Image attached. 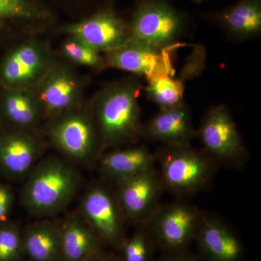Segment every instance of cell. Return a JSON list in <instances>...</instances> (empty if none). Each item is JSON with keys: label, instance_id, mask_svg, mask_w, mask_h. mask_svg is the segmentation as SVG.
I'll return each instance as SVG.
<instances>
[{"label": "cell", "instance_id": "obj_1", "mask_svg": "<svg viewBox=\"0 0 261 261\" xmlns=\"http://www.w3.org/2000/svg\"><path fill=\"white\" fill-rule=\"evenodd\" d=\"M143 89L140 77L111 84L98 94L92 111L102 151L134 145L144 138L139 96Z\"/></svg>", "mask_w": 261, "mask_h": 261}, {"label": "cell", "instance_id": "obj_2", "mask_svg": "<svg viewBox=\"0 0 261 261\" xmlns=\"http://www.w3.org/2000/svg\"><path fill=\"white\" fill-rule=\"evenodd\" d=\"M82 181L74 163L65 158L39 160L27 176L20 196L22 205L37 217L60 214L78 193Z\"/></svg>", "mask_w": 261, "mask_h": 261}, {"label": "cell", "instance_id": "obj_3", "mask_svg": "<svg viewBox=\"0 0 261 261\" xmlns=\"http://www.w3.org/2000/svg\"><path fill=\"white\" fill-rule=\"evenodd\" d=\"M154 154L165 190L177 198L187 199L206 190L219 167L203 149L190 145H163Z\"/></svg>", "mask_w": 261, "mask_h": 261}, {"label": "cell", "instance_id": "obj_4", "mask_svg": "<svg viewBox=\"0 0 261 261\" xmlns=\"http://www.w3.org/2000/svg\"><path fill=\"white\" fill-rule=\"evenodd\" d=\"M49 137L65 159L93 167L102 154L93 111L77 107L51 119Z\"/></svg>", "mask_w": 261, "mask_h": 261}, {"label": "cell", "instance_id": "obj_5", "mask_svg": "<svg viewBox=\"0 0 261 261\" xmlns=\"http://www.w3.org/2000/svg\"><path fill=\"white\" fill-rule=\"evenodd\" d=\"M190 23L188 15L169 0H137L128 21L132 39L161 49L176 47Z\"/></svg>", "mask_w": 261, "mask_h": 261}, {"label": "cell", "instance_id": "obj_6", "mask_svg": "<svg viewBox=\"0 0 261 261\" xmlns=\"http://www.w3.org/2000/svg\"><path fill=\"white\" fill-rule=\"evenodd\" d=\"M202 213L186 199L178 198L161 204L145 225L165 254L187 251L195 240Z\"/></svg>", "mask_w": 261, "mask_h": 261}, {"label": "cell", "instance_id": "obj_7", "mask_svg": "<svg viewBox=\"0 0 261 261\" xmlns=\"http://www.w3.org/2000/svg\"><path fill=\"white\" fill-rule=\"evenodd\" d=\"M197 136L203 150L219 166L241 168L247 163V149L232 114L226 106H214L206 113Z\"/></svg>", "mask_w": 261, "mask_h": 261}, {"label": "cell", "instance_id": "obj_8", "mask_svg": "<svg viewBox=\"0 0 261 261\" xmlns=\"http://www.w3.org/2000/svg\"><path fill=\"white\" fill-rule=\"evenodd\" d=\"M80 214L101 243L121 247L126 240V218L114 189L96 182L86 190L80 202Z\"/></svg>", "mask_w": 261, "mask_h": 261}, {"label": "cell", "instance_id": "obj_9", "mask_svg": "<svg viewBox=\"0 0 261 261\" xmlns=\"http://www.w3.org/2000/svg\"><path fill=\"white\" fill-rule=\"evenodd\" d=\"M113 185L127 222L145 224L161 205L165 188L155 166Z\"/></svg>", "mask_w": 261, "mask_h": 261}, {"label": "cell", "instance_id": "obj_10", "mask_svg": "<svg viewBox=\"0 0 261 261\" xmlns=\"http://www.w3.org/2000/svg\"><path fill=\"white\" fill-rule=\"evenodd\" d=\"M61 31L99 53L115 50L132 39L128 21L120 16L110 5L83 20L64 25Z\"/></svg>", "mask_w": 261, "mask_h": 261}, {"label": "cell", "instance_id": "obj_11", "mask_svg": "<svg viewBox=\"0 0 261 261\" xmlns=\"http://www.w3.org/2000/svg\"><path fill=\"white\" fill-rule=\"evenodd\" d=\"M53 64L48 46L32 39L22 43L7 56L2 66V78L10 88L34 92Z\"/></svg>", "mask_w": 261, "mask_h": 261}, {"label": "cell", "instance_id": "obj_12", "mask_svg": "<svg viewBox=\"0 0 261 261\" xmlns=\"http://www.w3.org/2000/svg\"><path fill=\"white\" fill-rule=\"evenodd\" d=\"M173 49H157L130 39L123 47L106 53L105 67L124 70L149 81L165 75H173Z\"/></svg>", "mask_w": 261, "mask_h": 261}, {"label": "cell", "instance_id": "obj_13", "mask_svg": "<svg viewBox=\"0 0 261 261\" xmlns=\"http://www.w3.org/2000/svg\"><path fill=\"white\" fill-rule=\"evenodd\" d=\"M34 92L43 115L53 119L79 107L83 85L70 68L54 63Z\"/></svg>", "mask_w": 261, "mask_h": 261}, {"label": "cell", "instance_id": "obj_14", "mask_svg": "<svg viewBox=\"0 0 261 261\" xmlns=\"http://www.w3.org/2000/svg\"><path fill=\"white\" fill-rule=\"evenodd\" d=\"M195 240L204 261H243L245 250L231 226L217 215L202 213Z\"/></svg>", "mask_w": 261, "mask_h": 261}, {"label": "cell", "instance_id": "obj_15", "mask_svg": "<svg viewBox=\"0 0 261 261\" xmlns=\"http://www.w3.org/2000/svg\"><path fill=\"white\" fill-rule=\"evenodd\" d=\"M14 127L0 136V170L19 179L27 177L40 160L43 145L32 129Z\"/></svg>", "mask_w": 261, "mask_h": 261}, {"label": "cell", "instance_id": "obj_16", "mask_svg": "<svg viewBox=\"0 0 261 261\" xmlns=\"http://www.w3.org/2000/svg\"><path fill=\"white\" fill-rule=\"evenodd\" d=\"M201 16L230 39H252L261 32V0H236L222 10L202 13Z\"/></svg>", "mask_w": 261, "mask_h": 261}, {"label": "cell", "instance_id": "obj_17", "mask_svg": "<svg viewBox=\"0 0 261 261\" xmlns=\"http://www.w3.org/2000/svg\"><path fill=\"white\" fill-rule=\"evenodd\" d=\"M197 137L192 123L191 111L185 102L174 107L160 109L146 124L144 138L161 142L163 145H190Z\"/></svg>", "mask_w": 261, "mask_h": 261}, {"label": "cell", "instance_id": "obj_18", "mask_svg": "<svg viewBox=\"0 0 261 261\" xmlns=\"http://www.w3.org/2000/svg\"><path fill=\"white\" fill-rule=\"evenodd\" d=\"M61 261H87L101 250L100 240L79 214L60 221Z\"/></svg>", "mask_w": 261, "mask_h": 261}, {"label": "cell", "instance_id": "obj_19", "mask_svg": "<svg viewBox=\"0 0 261 261\" xmlns=\"http://www.w3.org/2000/svg\"><path fill=\"white\" fill-rule=\"evenodd\" d=\"M97 166L103 178L114 185L155 166V154L145 145L118 148L102 154Z\"/></svg>", "mask_w": 261, "mask_h": 261}, {"label": "cell", "instance_id": "obj_20", "mask_svg": "<svg viewBox=\"0 0 261 261\" xmlns=\"http://www.w3.org/2000/svg\"><path fill=\"white\" fill-rule=\"evenodd\" d=\"M23 252L32 261H61L60 221L43 220L22 231Z\"/></svg>", "mask_w": 261, "mask_h": 261}, {"label": "cell", "instance_id": "obj_21", "mask_svg": "<svg viewBox=\"0 0 261 261\" xmlns=\"http://www.w3.org/2000/svg\"><path fill=\"white\" fill-rule=\"evenodd\" d=\"M193 61H189L182 76L175 78L173 75H165L147 81L145 91L149 100L159 106L160 109H165L178 106L184 101L185 81L195 74L200 69L201 57L198 59L193 57Z\"/></svg>", "mask_w": 261, "mask_h": 261}, {"label": "cell", "instance_id": "obj_22", "mask_svg": "<svg viewBox=\"0 0 261 261\" xmlns=\"http://www.w3.org/2000/svg\"><path fill=\"white\" fill-rule=\"evenodd\" d=\"M34 91L10 88L5 95V116L15 127L33 129L43 116L42 107Z\"/></svg>", "mask_w": 261, "mask_h": 261}, {"label": "cell", "instance_id": "obj_23", "mask_svg": "<svg viewBox=\"0 0 261 261\" xmlns=\"http://www.w3.org/2000/svg\"><path fill=\"white\" fill-rule=\"evenodd\" d=\"M47 8L34 0H0V21H37L50 17Z\"/></svg>", "mask_w": 261, "mask_h": 261}, {"label": "cell", "instance_id": "obj_24", "mask_svg": "<svg viewBox=\"0 0 261 261\" xmlns=\"http://www.w3.org/2000/svg\"><path fill=\"white\" fill-rule=\"evenodd\" d=\"M156 247L147 226L138 225L135 233L122 245L123 261H151Z\"/></svg>", "mask_w": 261, "mask_h": 261}, {"label": "cell", "instance_id": "obj_25", "mask_svg": "<svg viewBox=\"0 0 261 261\" xmlns=\"http://www.w3.org/2000/svg\"><path fill=\"white\" fill-rule=\"evenodd\" d=\"M61 49L65 58L75 64L94 68L105 67L104 58L100 53L76 38L68 37L62 44Z\"/></svg>", "mask_w": 261, "mask_h": 261}, {"label": "cell", "instance_id": "obj_26", "mask_svg": "<svg viewBox=\"0 0 261 261\" xmlns=\"http://www.w3.org/2000/svg\"><path fill=\"white\" fill-rule=\"evenodd\" d=\"M23 253L22 231L8 221L0 224V261H17Z\"/></svg>", "mask_w": 261, "mask_h": 261}, {"label": "cell", "instance_id": "obj_27", "mask_svg": "<svg viewBox=\"0 0 261 261\" xmlns=\"http://www.w3.org/2000/svg\"><path fill=\"white\" fill-rule=\"evenodd\" d=\"M14 203V193L8 185L0 184V224L8 221Z\"/></svg>", "mask_w": 261, "mask_h": 261}, {"label": "cell", "instance_id": "obj_28", "mask_svg": "<svg viewBox=\"0 0 261 261\" xmlns=\"http://www.w3.org/2000/svg\"><path fill=\"white\" fill-rule=\"evenodd\" d=\"M158 261H204L200 255L187 251L176 252V253L165 254V256Z\"/></svg>", "mask_w": 261, "mask_h": 261}, {"label": "cell", "instance_id": "obj_29", "mask_svg": "<svg viewBox=\"0 0 261 261\" xmlns=\"http://www.w3.org/2000/svg\"><path fill=\"white\" fill-rule=\"evenodd\" d=\"M87 261H119L117 260L116 257L109 254L103 253L102 252H99L97 255H94L92 258Z\"/></svg>", "mask_w": 261, "mask_h": 261}, {"label": "cell", "instance_id": "obj_30", "mask_svg": "<svg viewBox=\"0 0 261 261\" xmlns=\"http://www.w3.org/2000/svg\"><path fill=\"white\" fill-rule=\"evenodd\" d=\"M192 2H193L194 3H196V4H200V3H202L204 0H191Z\"/></svg>", "mask_w": 261, "mask_h": 261}]
</instances>
